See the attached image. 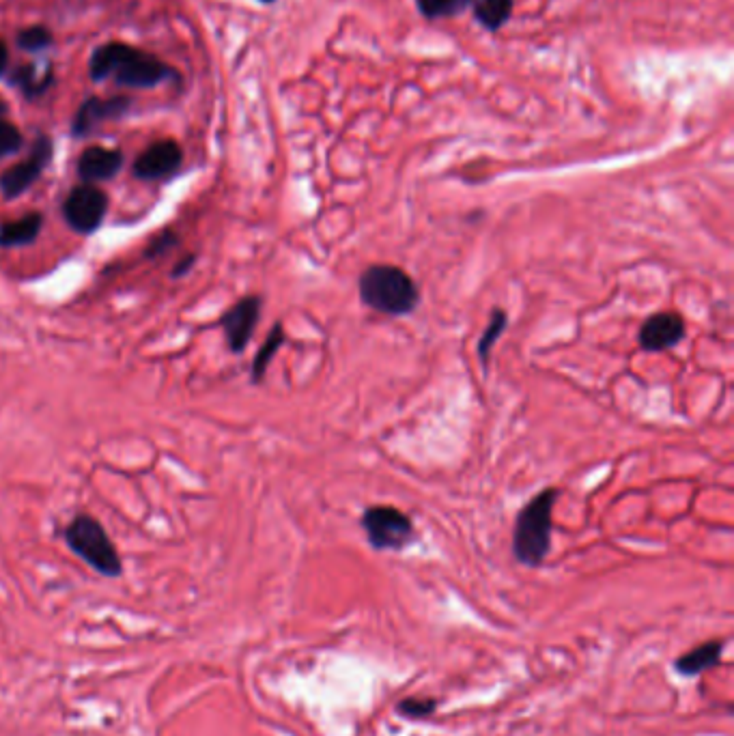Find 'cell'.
Returning a JSON list of instances; mask_svg holds the SVG:
<instances>
[{
  "mask_svg": "<svg viewBox=\"0 0 734 736\" xmlns=\"http://www.w3.org/2000/svg\"><path fill=\"white\" fill-rule=\"evenodd\" d=\"M7 63H9V52H7V46L3 44V41H0V76L5 74Z\"/></svg>",
  "mask_w": 734,
  "mask_h": 736,
  "instance_id": "7402d4cb",
  "label": "cell"
},
{
  "mask_svg": "<svg viewBox=\"0 0 734 736\" xmlns=\"http://www.w3.org/2000/svg\"><path fill=\"white\" fill-rule=\"evenodd\" d=\"M261 306H263L261 297L248 295L224 313L222 328L224 334H227V343L233 353H242L248 347L254 330H257Z\"/></svg>",
  "mask_w": 734,
  "mask_h": 736,
  "instance_id": "30bf717a",
  "label": "cell"
},
{
  "mask_svg": "<svg viewBox=\"0 0 734 736\" xmlns=\"http://www.w3.org/2000/svg\"><path fill=\"white\" fill-rule=\"evenodd\" d=\"M285 341H287V336H285V332H282V323H276L272 328V332H270V336H267L265 343L261 345L257 358H254V362H252V379L257 381V384L265 377L267 368H270V362L276 356V351L282 347V343H285Z\"/></svg>",
  "mask_w": 734,
  "mask_h": 736,
  "instance_id": "e0dca14e",
  "label": "cell"
},
{
  "mask_svg": "<svg viewBox=\"0 0 734 736\" xmlns=\"http://www.w3.org/2000/svg\"><path fill=\"white\" fill-rule=\"evenodd\" d=\"M164 242H168V244H173L175 242V237L173 235H164ZM166 248H164V244H162V239H160V242L158 244H153L151 246V250H149V254H155V252H164Z\"/></svg>",
  "mask_w": 734,
  "mask_h": 736,
  "instance_id": "603a6c76",
  "label": "cell"
},
{
  "mask_svg": "<svg viewBox=\"0 0 734 736\" xmlns=\"http://www.w3.org/2000/svg\"><path fill=\"white\" fill-rule=\"evenodd\" d=\"M50 80H52V74L48 72L46 76H39L37 67L35 65H26L22 69H18L16 76H13V84L16 87L24 89L26 95H39L44 89L50 87Z\"/></svg>",
  "mask_w": 734,
  "mask_h": 736,
  "instance_id": "d6986e66",
  "label": "cell"
},
{
  "mask_svg": "<svg viewBox=\"0 0 734 736\" xmlns=\"http://www.w3.org/2000/svg\"><path fill=\"white\" fill-rule=\"evenodd\" d=\"M7 115V104L0 102V158L16 153L22 147V134L16 125H13Z\"/></svg>",
  "mask_w": 734,
  "mask_h": 736,
  "instance_id": "ffe728a7",
  "label": "cell"
},
{
  "mask_svg": "<svg viewBox=\"0 0 734 736\" xmlns=\"http://www.w3.org/2000/svg\"><path fill=\"white\" fill-rule=\"evenodd\" d=\"M726 648V640H709L698 644L674 661V670L681 676H700L702 672L717 668L722 663V655Z\"/></svg>",
  "mask_w": 734,
  "mask_h": 736,
  "instance_id": "5bb4252c",
  "label": "cell"
},
{
  "mask_svg": "<svg viewBox=\"0 0 734 736\" xmlns=\"http://www.w3.org/2000/svg\"><path fill=\"white\" fill-rule=\"evenodd\" d=\"M360 526L375 551H403L416 539L414 521L394 506H369Z\"/></svg>",
  "mask_w": 734,
  "mask_h": 736,
  "instance_id": "5b68a950",
  "label": "cell"
},
{
  "mask_svg": "<svg viewBox=\"0 0 734 736\" xmlns=\"http://www.w3.org/2000/svg\"><path fill=\"white\" fill-rule=\"evenodd\" d=\"M560 489L547 487L521 506L513 530V556L528 569H539L552 549L554 506Z\"/></svg>",
  "mask_w": 734,
  "mask_h": 736,
  "instance_id": "7a4b0ae2",
  "label": "cell"
},
{
  "mask_svg": "<svg viewBox=\"0 0 734 736\" xmlns=\"http://www.w3.org/2000/svg\"><path fill=\"white\" fill-rule=\"evenodd\" d=\"M108 209L106 194L95 186H78L65 198L63 214L74 231L89 235L100 229Z\"/></svg>",
  "mask_w": 734,
  "mask_h": 736,
  "instance_id": "52a82bcc",
  "label": "cell"
},
{
  "mask_svg": "<svg viewBox=\"0 0 734 736\" xmlns=\"http://www.w3.org/2000/svg\"><path fill=\"white\" fill-rule=\"evenodd\" d=\"M65 539L69 549L87 562L91 569L106 577H119L123 571L117 547L112 545L110 536L100 526V521L89 515H78L67 526Z\"/></svg>",
  "mask_w": 734,
  "mask_h": 736,
  "instance_id": "277c9868",
  "label": "cell"
},
{
  "mask_svg": "<svg viewBox=\"0 0 734 736\" xmlns=\"http://www.w3.org/2000/svg\"><path fill=\"white\" fill-rule=\"evenodd\" d=\"M360 302L384 317H407L420 306L416 280L397 265L375 263L360 274Z\"/></svg>",
  "mask_w": 734,
  "mask_h": 736,
  "instance_id": "6da1fadb",
  "label": "cell"
},
{
  "mask_svg": "<svg viewBox=\"0 0 734 736\" xmlns=\"http://www.w3.org/2000/svg\"><path fill=\"white\" fill-rule=\"evenodd\" d=\"M183 153L181 147L173 140H160L153 143L149 149L140 153V158L134 164V175L145 181H158L171 177L181 166Z\"/></svg>",
  "mask_w": 734,
  "mask_h": 736,
  "instance_id": "8fae6325",
  "label": "cell"
},
{
  "mask_svg": "<svg viewBox=\"0 0 734 736\" xmlns=\"http://www.w3.org/2000/svg\"><path fill=\"white\" fill-rule=\"evenodd\" d=\"M127 106H130V102L127 99H121V97H115V99H87V102L82 104V108L78 110V115L74 119V134L76 136H84L93 132L97 125L108 121V119H117L121 117L123 112L127 110Z\"/></svg>",
  "mask_w": 734,
  "mask_h": 736,
  "instance_id": "7c38bea8",
  "label": "cell"
},
{
  "mask_svg": "<svg viewBox=\"0 0 734 736\" xmlns=\"http://www.w3.org/2000/svg\"><path fill=\"white\" fill-rule=\"evenodd\" d=\"M18 44L28 52H39V50H44L52 44V35L46 31V28L33 26V28H26V31L20 33Z\"/></svg>",
  "mask_w": 734,
  "mask_h": 736,
  "instance_id": "44dd1931",
  "label": "cell"
},
{
  "mask_svg": "<svg viewBox=\"0 0 734 736\" xmlns=\"http://www.w3.org/2000/svg\"><path fill=\"white\" fill-rule=\"evenodd\" d=\"M515 0H416L418 11L427 20L455 18L465 9L474 11V18L487 31L496 33L511 20Z\"/></svg>",
  "mask_w": 734,
  "mask_h": 736,
  "instance_id": "8992f818",
  "label": "cell"
},
{
  "mask_svg": "<svg viewBox=\"0 0 734 736\" xmlns=\"http://www.w3.org/2000/svg\"><path fill=\"white\" fill-rule=\"evenodd\" d=\"M508 325V317L502 308H493L491 315H489V323L485 332L481 334V338H478V345H476V356L478 360H481L483 368L489 366V358L493 353V347H496V343L500 341L502 332L506 330Z\"/></svg>",
  "mask_w": 734,
  "mask_h": 736,
  "instance_id": "2e32d148",
  "label": "cell"
},
{
  "mask_svg": "<svg viewBox=\"0 0 734 736\" xmlns=\"http://www.w3.org/2000/svg\"><path fill=\"white\" fill-rule=\"evenodd\" d=\"M437 711V700L425 696H409L397 702V713L405 719H429Z\"/></svg>",
  "mask_w": 734,
  "mask_h": 736,
  "instance_id": "ac0fdd59",
  "label": "cell"
},
{
  "mask_svg": "<svg viewBox=\"0 0 734 736\" xmlns=\"http://www.w3.org/2000/svg\"><path fill=\"white\" fill-rule=\"evenodd\" d=\"M123 155L115 149H104V147H91L80 155L78 160V173L84 181H104L115 177L121 171Z\"/></svg>",
  "mask_w": 734,
  "mask_h": 736,
  "instance_id": "4fadbf2b",
  "label": "cell"
},
{
  "mask_svg": "<svg viewBox=\"0 0 734 736\" xmlns=\"http://www.w3.org/2000/svg\"><path fill=\"white\" fill-rule=\"evenodd\" d=\"M41 226H44V216L28 214L24 218H18L13 222H7L0 226V248H16V246H28L33 244L39 237Z\"/></svg>",
  "mask_w": 734,
  "mask_h": 736,
  "instance_id": "9a60e30c",
  "label": "cell"
},
{
  "mask_svg": "<svg viewBox=\"0 0 734 736\" xmlns=\"http://www.w3.org/2000/svg\"><path fill=\"white\" fill-rule=\"evenodd\" d=\"M261 3H267V5H270V3H276V0H261Z\"/></svg>",
  "mask_w": 734,
  "mask_h": 736,
  "instance_id": "cb8c5ba5",
  "label": "cell"
},
{
  "mask_svg": "<svg viewBox=\"0 0 734 736\" xmlns=\"http://www.w3.org/2000/svg\"><path fill=\"white\" fill-rule=\"evenodd\" d=\"M685 330H687L685 319L679 313L661 310V313H655L644 319L638 332V343L648 353L670 351L683 341Z\"/></svg>",
  "mask_w": 734,
  "mask_h": 736,
  "instance_id": "ba28073f",
  "label": "cell"
},
{
  "mask_svg": "<svg viewBox=\"0 0 734 736\" xmlns=\"http://www.w3.org/2000/svg\"><path fill=\"white\" fill-rule=\"evenodd\" d=\"M50 158H52V143L48 138L41 136L33 145L31 155H28L24 162L11 166L7 173H3V177H0V190H3L7 198H16L24 194L39 179V175L44 173Z\"/></svg>",
  "mask_w": 734,
  "mask_h": 736,
  "instance_id": "9c48e42d",
  "label": "cell"
},
{
  "mask_svg": "<svg viewBox=\"0 0 734 736\" xmlns=\"http://www.w3.org/2000/svg\"><path fill=\"white\" fill-rule=\"evenodd\" d=\"M89 72L93 80L112 76L123 87H155L164 78L173 76L171 67L162 61L138 52L125 44H106L91 56Z\"/></svg>",
  "mask_w": 734,
  "mask_h": 736,
  "instance_id": "3957f363",
  "label": "cell"
}]
</instances>
